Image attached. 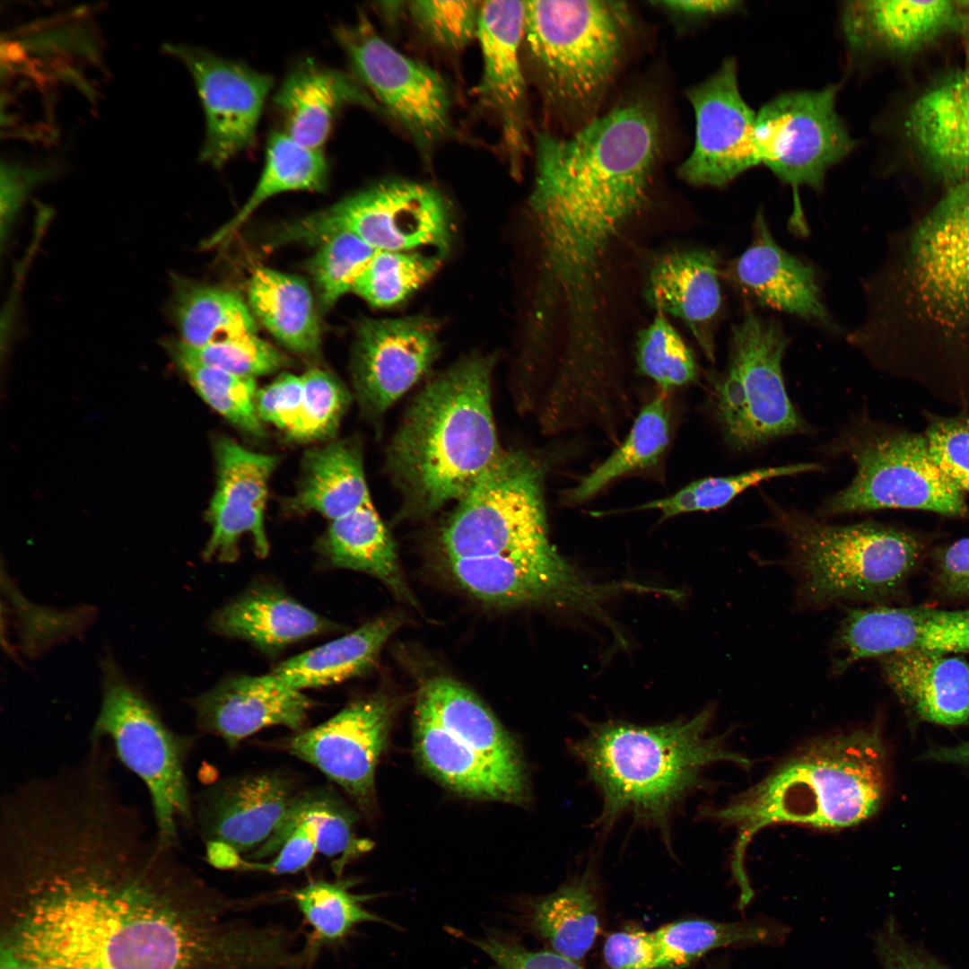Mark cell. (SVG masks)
I'll return each instance as SVG.
<instances>
[{
	"mask_svg": "<svg viewBox=\"0 0 969 969\" xmlns=\"http://www.w3.org/2000/svg\"><path fill=\"white\" fill-rule=\"evenodd\" d=\"M119 791L40 800L0 829L1 969H280L274 926L187 869Z\"/></svg>",
	"mask_w": 969,
	"mask_h": 969,
	"instance_id": "6da1fadb",
	"label": "cell"
},
{
	"mask_svg": "<svg viewBox=\"0 0 969 969\" xmlns=\"http://www.w3.org/2000/svg\"><path fill=\"white\" fill-rule=\"evenodd\" d=\"M655 109L623 103L573 135H537L529 205L541 239L553 301L567 322L598 317L599 284L610 246L646 202L661 151Z\"/></svg>",
	"mask_w": 969,
	"mask_h": 969,
	"instance_id": "7a4b0ae2",
	"label": "cell"
},
{
	"mask_svg": "<svg viewBox=\"0 0 969 969\" xmlns=\"http://www.w3.org/2000/svg\"><path fill=\"white\" fill-rule=\"evenodd\" d=\"M493 360L473 354L428 382L406 411L387 466L405 516H430L460 500L501 449L491 400Z\"/></svg>",
	"mask_w": 969,
	"mask_h": 969,
	"instance_id": "3957f363",
	"label": "cell"
},
{
	"mask_svg": "<svg viewBox=\"0 0 969 969\" xmlns=\"http://www.w3.org/2000/svg\"><path fill=\"white\" fill-rule=\"evenodd\" d=\"M712 711L655 725L608 720L588 726L571 745L602 799L596 825L610 829L630 816L668 838L670 818L719 762L749 761L709 734Z\"/></svg>",
	"mask_w": 969,
	"mask_h": 969,
	"instance_id": "277c9868",
	"label": "cell"
},
{
	"mask_svg": "<svg viewBox=\"0 0 969 969\" xmlns=\"http://www.w3.org/2000/svg\"><path fill=\"white\" fill-rule=\"evenodd\" d=\"M886 752L876 729L817 740L727 805L704 813L738 832L732 871L741 895L752 893L745 854L755 834L779 823L823 829L856 825L880 808Z\"/></svg>",
	"mask_w": 969,
	"mask_h": 969,
	"instance_id": "5b68a950",
	"label": "cell"
},
{
	"mask_svg": "<svg viewBox=\"0 0 969 969\" xmlns=\"http://www.w3.org/2000/svg\"><path fill=\"white\" fill-rule=\"evenodd\" d=\"M770 526L789 547L799 597L814 607L842 600L880 601L895 594L918 564L912 533L877 522L831 525L770 503Z\"/></svg>",
	"mask_w": 969,
	"mask_h": 969,
	"instance_id": "8992f818",
	"label": "cell"
},
{
	"mask_svg": "<svg viewBox=\"0 0 969 969\" xmlns=\"http://www.w3.org/2000/svg\"><path fill=\"white\" fill-rule=\"evenodd\" d=\"M616 1H525L523 48L545 98L587 113L617 72L631 29Z\"/></svg>",
	"mask_w": 969,
	"mask_h": 969,
	"instance_id": "52a82bcc",
	"label": "cell"
},
{
	"mask_svg": "<svg viewBox=\"0 0 969 969\" xmlns=\"http://www.w3.org/2000/svg\"><path fill=\"white\" fill-rule=\"evenodd\" d=\"M898 292L907 324L941 352L969 354V180L950 186L913 232Z\"/></svg>",
	"mask_w": 969,
	"mask_h": 969,
	"instance_id": "ba28073f",
	"label": "cell"
},
{
	"mask_svg": "<svg viewBox=\"0 0 969 969\" xmlns=\"http://www.w3.org/2000/svg\"><path fill=\"white\" fill-rule=\"evenodd\" d=\"M91 740H109L117 758L144 783L161 840L178 843L191 823L186 761L193 739L169 728L157 707L109 657L101 662V698Z\"/></svg>",
	"mask_w": 969,
	"mask_h": 969,
	"instance_id": "9c48e42d",
	"label": "cell"
},
{
	"mask_svg": "<svg viewBox=\"0 0 969 969\" xmlns=\"http://www.w3.org/2000/svg\"><path fill=\"white\" fill-rule=\"evenodd\" d=\"M834 447L854 462L855 476L825 500L823 516L882 509L968 514L965 493L938 465L925 435L860 420L841 432Z\"/></svg>",
	"mask_w": 969,
	"mask_h": 969,
	"instance_id": "30bf717a",
	"label": "cell"
},
{
	"mask_svg": "<svg viewBox=\"0 0 969 969\" xmlns=\"http://www.w3.org/2000/svg\"><path fill=\"white\" fill-rule=\"evenodd\" d=\"M547 465L503 451L460 499L441 536L446 560L489 557L547 546Z\"/></svg>",
	"mask_w": 969,
	"mask_h": 969,
	"instance_id": "8fae6325",
	"label": "cell"
},
{
	"mask_svg": "<svg viewBox=\"0 0 969 969\" xmlns=\"http://www.w3.org/2000/svg\"><path fill=\"white\" fill-rule=\"evenodd\" d=\"M788 343L779 322L752 311L734 326L727 368L711 392L713 416L732 450H751L805 432L782 376Z\"/></svg>",
	"mask_w": 969,
	"mask_h": 969,
	"instance_id": "7c38bea8",
	"label": "cell"
},
{
	"mask_svg": "<svg viewBox=\"0 0 969 969\" xmlns=\"http://www.w3.org/2000/svg\"><path fill=\"white\" fill-rule=\"evenodd\" d=\"M345 231L377 251L431 247L443 254L452 237L450 210L440 192L418 182L389 180L284 224L275 239L276 244L319 245Z\"/></svg>",
	"mask_w": 969,
	"mask_h": 969,
	"instance_id": "4fadbf2b",
	"label": "cell"
},
{
	"mask_svg": "<svg viewBox=\"0 0 969 969\" xmlns=\"http://www.w3.org/2000/svg\"><path fill=\"white\" fill-rule=\"evenodd\" d=\"M335 37L353 75L419 147L430 149L451 133L450 92L436 71L392 47L363 15L337 26Z\"/></svg>",
	"mask_w": 969,
	"mask_h": 969,
	"instance_id": "5bb4252c",
	"label": "cell"
},
{
	"mask_svg": "<svg viewBox=\"0 0 969 969\" xmlns=\"http://www.w3.org/2000/svg\"><path fill=\"white\" fill-rule=\"evenodd\" d=\"M837 91L790 92L764 104L755 127L759 164L794 188H822L827 171L854 147L836 110Z\"/></svg>",
	"mask_w": 969,
	"mask_h": 969,
	"instance_id": "9a60e30c",
	"label": "cell"
},
{
	"mask_svg": "<svg viewBox=\"0 0 969 969\" xmlns=\"http://www.w3.org/2000/svg\"><path fill=\"white\" fill-rule=\"evenodd\" d=\"M454 580L469 594L498 606L550 604L589 615L625 591L645 592L636 582L594 583L552 544L508 554L447 560Z\"/></svg>",
	"mask_w": 969,
	"mask_h": 969,
	"instance_id": "2e32d148",
	"label": "cell"
},
{
	"mask_svg": "<svg viewBox=\"0 0 969 969\" xmlns=\"http://www.w3.org/2000/svg\"><path fill=\"white\" fill-rule=\"evenodd\" d=\"M190 73L205 118L202 162L215 168L250 148L273 77L200 48L165 44Z\"/></svg>",
	"mask_w": 969,
	"mask_h": 969,
	"instance_id": "e0dca14e",
	"label": "cell"
},
{
	"mask_svg": "<svg viewBox=\"0 0 969 969\" xmlns=\"http://www.w3.org/2000/svg\"><path fill=\"white\" fill-rule=\"evenodd\" d=\"M695 117V137L677 175L694 186L723 187L759 164L755 127L756 113L743 98L736 61L728 58L718 70L686 92Z\"/></svg>",
	"mask_w": 969,
	"mask_h": 969,
	"instance_id": "ac0fdd59",
	"label": "cell"
},
{
	"mask_svg": "<svg viewBox=\"0 0 969 969\" xmlns=\"http://www.w3.org/2000/svg\"><path fill=\"white\" fill-rule=\"evenodd\" d=\"M393 711L383 695L357 699L323 723L288 737L282 746L319 770L365 808L372 803L375 771Z\"/></svg>",
	"mask_w": 969,
	"mask_h": 969,
	"instance_id": "d6986e66",
	"label": "cell"
},
{
	"mask_svg": "<svg viewBox=\"0 0 969 969\" xmlns=\"http://www.w3.org/2000/svg\"><path fill=\"white\" fill-rule=\"evenodd\" d=\"M438 328L423 316L364 319L357 325L352 378L362 410L380 418L429 371L440 351Z\"/></svg>",
	"mask_w": 969,
	"mask_h": 969,
	"instance_id": "ffe728a7",
	"label": "cell"
},
{
	"mask_svg": "<svg viewBox=\"0 0 969 969\" xmlns=\"http://www.w3.org/2000/svg\"><path fill=\"white\" fill-rule=\"evenodd\" d=\"M834 670L870 658L930 650L969 654V608L877 606L847 611L834 641Z\"/></svg>",
	"mask_w": 969,
	"mask_h": 969,
	"instance_id": "44dd1931",
	"label": "cell"
},
{
	"mask_svg": "<svg viewBox=\"0 0 969 969\" xmlns=\"http://www.w3.org/2000/svg\"><path fill=\"white\" fill-rule=\"evenodd\" d=\"M525 1L482 2L477 36L483 72L476 93L502 133L511 171L519 173L527 153L528 100L521 63Z\"/></svg>",
	"mask_w": 969,
	"mask_h": 969,
	"instance_id": "7402d4cb",
	"label": "cell"
},
{
	"mask_svg": "<svg viewBox=\"0 0 969 969\" xmlns=\"http://www.w3.org/2000/svg\"><path fill=\"white\" fill-rule=\"evenodd\" d=\"M300 791L294 779L279 770L227 778L199 797L202 835L206 843L251 854L272 837Z\"/></svg>",
	"mask_w": 969,
	"mask_h": 969,
	"instance_id": "603a6c76",
	"label": "cell"
},
{
	"mask_svg": "<svg viewBox=\"0 0 969 969\" xmlns=\"http://www.w3.org/2000/svg\"><path fill=\"white\" fill-rule=\"evenodd\" d=\"M214 454L216 487L206 516L212 533L204 556L231 563L238 557L240 538L249 534L257 554L264 557L269 548L264 528L267 484L278 459L226 437L216 440Z\"/></svg>",
	"mask_w": 969,
	"mask_h": 969,
	"instance_id": "cb8c5ba5",
	"label": "cell"
},
{
	"mask_svg": "<svg viewBox=\"0 0 969 969\" xmlns=\"http://www.w3.org/2000/svg\"><path fill=\"white\" fill-rule=\"evenodd\" d=\"M191 705L199 729L233 748L269 726L304 729L314 702L270 673L231 677L193 699Z\"/></svg>",
	"mask_w": 969,
	"mask_h": 969,
	"instance_id": "d4e9b609",
	"label": "cell"
},
{
	"mask_svg": "<svg viewBox=\"0 0 969 969\" xmlns=\"http://www.w3.org/2000/svg\"><path fill=\"white\" fill-rule=\"evenodd\" d=\"M841 27L855 52L912 51L950 31L969 39V1H849Z\"/></svg>",
	"mask_w": 969,
	"mask_h": 969,
	"instance_id": "484cf974",
	"label": "cell"
},
{
	"mask_svg": "<svg viewBox=\"0 0 969 969\" xmlns=\"http://www.w3.org/2000/svg\"><path fill=\"white\" fill-rule=\"evenodd\" d=\"M905 128L936 178L949 187L969 180V66L948 73L921 94Z\"/></svg>",
	"mask_w": 969,
	"mask_h": 969,
	"instance_id": "4316f807",
	"label": "cell"
},
{
	"mask_svg": "<svg viewBox=\"0 0 969 969\" xmlns=\"http://www.w3.org/2000/svg\"><path fill=\"white\" fill-rule=\"evenodd\" d=\"M273 102L283 123L282 131L297 142L319 150L344 108L357 105L384 113L354 75L310 57L289 71Z\"/></svg>",
	"mask_w": 969,
	"mask_h": 969,
	"instance_id": "83f0119b",
	"label": "cell"
},
{
	"mask_svg": "<svg viewBox=\"0 0 969 969\" xmlns=\"http://www.w3.org/2000/svg\"><path fill=\"white\" fill-rule=\"evenodd\" d=\"M731 275L759 304L828 324L814 268L775 242L761 210L755 218L752 243L733 263Z\"/></svg>",
	"mask_w": 969,
	"mask_h": 969,
	"instance_id": "f1b7e54d",
	"label": "cell"
},
{
	"mask_svg": "<svg viewBox=\"0 0 969 969\" xmlns=\"http://www.w3.org/2000/svg\"><path fill=\"white\" fill-rule=\"evenodd\" d=\"M646 297L656 311L682 320L705 357L714 361L713 332L721 292L713 252L687 249L665 254L650 271Z\"/></svg>",
	"mask_w": 969,
	"mask_h": 969,
	"instance_id": "f546056e",
	"label": "cell"
},
{
	"mask_svg": "<svg viewBox=\"0 0 969 969\" xmlns=\"http://www.w3.org/2000/svg\"><path fill=\"white\" fill-rule=\"evenodd\" d=\"M884 677L918 718L945 726L969 720V664L948 653L913 650L882 658Z\"/></svg>",
	"mask_w": 969,
	"mask_h": 969,
	"instance_id": "4dcf8cb0",
	"label": "cell"
},
{
	"mask_svg": "<svg viewBox=\"0 0 969 969\" xmlns=\"http://www.w3.org/2000/svg\"><path fill=\"white\" fill-rule=\"evenodd\" d=\"M415 725L417 755L444 785L475 799L514 803L525 799L526 777L503 770L459 741L441 726L418 696Z\"/></svg>",
	"mask_w": 969,
	"mask_h": 969,
	"instance_id": "1f68e13d",
	"label": "cell"
},
{
	"mask_svg": "<svg viewBox=\"0 0 969 969\" xmlns=\"http://www.w3.org/2000/svg\"><path fill=\"white\" fill-rule=\"evenodd\" d=\"M214 630L248 641L266 652L332 630L327 619L305 607L281 589L258 586L236 598L212 619Z\"/></svg>",
	"mask_w": 969,
	"mask_h": 969,
	"instance_id": "d6a6232c",
	"label": "cell"
},
{
	"mask_svg": "<svg viewBox=\"0 0 969 969\" xmlns=\"http://www.w3.org/2000/svg\"><path fill=\"white\" fill-rule=\"evenodd\" d=\"M441 726L503 770L526 777L514 739L467 687L448 677L425 681L418 693Z\"/></svg>",
	"mask_w": 969,
	"mask_h": 969,
	"instance_id": "836d02e7",
	"label": "cell"
},
{
	"mask_svg": "<svg viewBox=\"0 0 969 969\" xmlns=\"http://www.w3.org/2000/svg\"><path fill=\"white\" fill-rule=\"evenodd\" d=\"M370 502L361 446L344 440L306 453L302 479L288 509L317 511L334 520Z\"/></svg>",
	"mask_w": 969,
	"mask_h": 969,
	"instance_id": "e575fe53",
	"label": "cell"
},
{
	"mask_svg": "<svg viewBox=\"0 0 969 969\" xmlns=\"http://www.w3.org/2000/svg\"><path fill=\"white\" fill-rule=\"evenodd\" d=\"M248 296L253 314L286 348L306 357L319 353V322L311 292L302 278L258 267L249 282Z\"/></svg>",
	"mask_w": 969,
	"mask_h": 969,
	"instance_id": "d590c367",
	"label": "cell"
},
{
	"mask_svg": "<svg viewBox=\"0 0 969 969\" xmlns=\"http://www.w3.org/2000/svg\"><path fill=\"white\" fill-rule=\"evenodd\" d=\"M318 549L332 566L371 574L415 604L402 576L394 541L371 502L332 520Z\"/></svg>",
	"mask_w": 969,
	"mask_h": 969,
	"instance_id": "8d00e7d4",
	"label": "cell"
},
{
	"mask_svg": "<svg viewBox=\"0 0 969 969\" xmlns=\"http://www.w3.org/2000/svg\"><path fill=\"white\" fill-rule=\"evenodd\" d=\"M400 624V619L394 615L372 620L343 637L280 663L271 673L300 691L340 683L371 668L384 643Z\"/></svg>",
	"mask_w": 969,
	"mask_h": 969,
	"instance_id": "74e56055",
	"label": "cell"
},
{
	"mask_svg": "<svg viewBox=\"0 0 969 969\" xmlns=\"http://www.w3.org/2000/svg\"><path fill=\"white\" fill-rule=\"evenodd\" d=\"M329 167L319 149L306 146L283 131L271 134L258 183L237 214L205 242V248L227 243L252 214L269 198L289 191L323 192L328 186Z\"/></svg>",
	"mask_w": 969,
	"mask_h": 969,
	"instance_id": "f35d334b",
	"label": "cell"
},
{
	"mask_svg": "<svg viewBox=\"0 0 969 969\" xmlns=\"http://www.w3.org/2000/svg\"><path fill=\"white\" fill-rule=\"evenodd\" d=\"M670 434L668 396L661 392L640 409L627 435L616 449L567 489L562 502L572 507L583 504L617 479L657 466L669 445Z\"/></svg>",
	"mask_w": 969,
	"mask_h": 969,
	"instance_id": "ab89813d",
	"label": "cell"
},
{
	"mask_svg": "<svg viewBox=\"0 0 969 969\" xmlns=\"http://www.w3.org/2000/svg\"><path fill=\"white\" fill-rule=\"evenodd\" d=\"M169 311L179 340L191 346L258 331L253 312L239 293L179 277L172 280Z\"/></svg>",
	"mask_w": 969,
	"mask_h": 969,
	"instance_id": "60d3db41",
	"label": "cell"
},
{
	"mask_svg": "<svg viewBox=\"0 0 969 969\" xmlns=\"http://www.w3.org/2000/svg\"><path fill=\"white\" fill-rule=\"evenodd\" d=\"M532 918L553 951L581 961L599 932L598 900L589 874L574 877L537 901Z\"/></svg>",
	"mask_w": 969,
	"mask_h": 969,
	"instance_id": "b9f144b4",
	"label": "cell"
},
{
	"mask_svg": "<svg viewBox=\"0 0 969 969\" xmlns=\"http://www.w3.org/2000/svg\"><path fill=\"white\" fill-rule=\"evenodd\" d=\"M311 933L304 946L313 962L324 946L343 941L360 923L381 921L362 904L366 896L348 890L346 882L315 880L290 893Z\"/></svg>",
	"mask_w": 969,
	"mask_h": 969,
	"instance_id": "7bdbcfd3",
	"label": "cell"
},
{
	"mask_svg": "<svg viewBox=\"0 0 969 969\" xmlns=\"http://www.w3.org/2000/svg\"><path fill=\"white\" fill-rule=\"evenodd\" d=\"M659 950V969H680L720 947L738 943H758L773 934L755 922H721L688 919L667 923L652 930Z\"/></svg>",
	"mask_w": 969,
	"mask_h": 969,
	"instance_id": "ee69618b",
	"label": "cell"
},
{
	"mask_svg": "<svg viewBox=\"0 0 969 969\" xmlns=\"http://www.w3.org/2000/svg\"><path fill=\"white\" fill-rule=\"evenodd\" d=\"M816 463H798L753 469L727 476H710L694 481L674 493L643 502L636 511H657L661 519L723 508L744 491L773 478L817 471Z\"/></svg>",
	"mask_w": 969,
	"mask_h": 969,
	"instance_id": "f6af8a7d",
	"label": "cell"
},
{
	"mask_svg": "<svg viewBox=\"0 0 969 969\" xmlns=\"http://www.w3.org/2000/svg\"><path fill=\"white\" fill-rule=\"evenodd\" d=\"M196 393L240 430L256 436L265 432L256 408L254 378L238 376L196 362L164 346Z\"/></svg>",
	"mask_w": 969,
	"mask_h": 969,
	"instance_id": "bcb514c9",
	"label": "cell"
},
{
	"mask_svg": "<svg viewBox=\"0 0 969 969\" xmlns=\"http://www.w3.org/2000/svg\"><path fill=\"white\" fill-rule=\"evenodd\" d=\"M441 264L440 254L377 251L354 282L352 292L372 307H391L425 284Z\"/></svg>",
	"mask_w": 969,
	"mask_h": 969,
	"instance_id": "7dc6e473",
	"label": "cell"
},
{
	"mask_svg": "<svg viewBox=\"0 0 969 969\" xmlns=\"http://www.w3.org/2000/svg\"><path fill=\"white\" fill-rule=\"evenodd\" d=\"M636 363L639 373L654 381L664 393L698 379L691 349L659 311H656L654 319L639 335Z\"/></svg>",
	"mask_w": 969,
	"mask_h": 969,
	"instance_id": "c3c4849f",
	"label": "cell"
},
{
	"mask_svg": "<svg viewBox=\"0 0 969 969\" xmlns=\"http://www.w3.org/2000/svg\"><path fill=\"white\" fill-rule=\"evenodd\" d=\"M162 345L205 365L254 379L287 364V358L257 334L225 338L201 346L188 345L179 339H166Z\"/></svg>",
	"mask_w": 969,
	"mask_h": 969,
	"instance_id": "681fc988",
	"label": "cell"
},
{
	"mask_svg": "<svg viewBox=\"0 0 969 969\" xmlns=\"http://www.w3.org/2000/svg\"><path fill=\"white\" fill-rule=\"evenodd\" d=\"M377 252L356 235L336 233L319 244L310 268L324 309L352 292L354 282Z\"/></svg>",
	"mask_w": 969,
	"mask_h": 969,
	"instance_id": "f907efd6",
	"label": "cell"
},
{
	"mask_svg": "<svg viewBox=\"0 0 969 969\" xmlns=\"http://www.w3.org/2000/svg\"><path fill=\"white\" fill-rule=\"evenodd\" d=\"M301 377V413L287 437L295 441H312L334 435L351 402L349 391L333 375L318 368Z\"/></svg>",
	"mask_w": 969,
	"mask_h": 969,
	"instance_id": "816d5d0a",
	"label": "cell"
},
{
	"mask_svg": "<svg viewBox=\"0 0 969 969\" xmlns=\"http://www.w3.org/2000/svg\"><path fill=\"white\" fill-rule=\"evenodd\" d=\"M482 2H405L416 27L436 45L450 50L466 47L477 36Z\"/></svg>",
	"mask_w": 969,
	"mask_h": 969,
	"instance_id": "f5cc1de1",
	"label": "cell"
},
{
	"mask_svg": "<svg viewBox=\"0 0 969 969\" xmlns=\"http://www.w3.org/2000/svg\"><path fill=\"white\" fill-rule=\"evenodd\" d=\"M925 437L943 472L964 493L969 492V409L952 417L934 419Z\"/></svg>",
	"mask_w": 969,
	"mask_h": 969,
	"instance_id": "db71d44e",
	"label": "cell"
},
{
	"mask_svg": "<svg viewBox=\"0 0 969 969\" xmlns=\"http://www.w3.org/2000/svg\"><path fill=\"white\" fill-rule=\"evenodd\" d=\"M53 174L51 167L27 166L14 162L1 163V240L4 246L23 202L35 187Z\"/></svg>",
	"mask_w": 969,
	"mask_h": 969,
	"instance_id": "11a10c76",
	"label": "cell"
},
{
	"mask_svg": "<svg viewBox=\"0 0 969 969\" xmlns=\"http://www.w3.org/2000/svg\"><path fill=\"white\" fill-rule=\"evenodd\" d=\"M475 944L491 958L494 969H585L579 962L553 950H530L493 935L477 939Z\"/></svg>",
	"mask_w": 969,
	"mask_h": 969,
	"instance_id": "9f6ffc18",
	"label": "cell"
},
{
	"mask_svg": "<svg viewBox=\"0 0 969 969\" xmlns=\"http://www.w3.org/2000/svg\"><path fill=\"white\" fill-rule=\"evenodd\" d=\"M302 398V377L284 373L257 392V412L261 421L288 432L299 417Z\"/></svg>",
	"mask_w": 969,
	"mask_h": 969,
	"instance_id": "6f0895ef",
	"label": "cell"
},
{
	"mask_svg": "<svg viewBox=\"0 0 969 969\" xmlns=\"http://www.w3.org/2000/svg\"><path fill=\"white\" fill-rule=\"evenodd\" d=\"M609 969H659V956L652 931L623 930L609 935L603 947Z\"/></svg>",
	"mask_w": 969,
	"mask_h": 969,
	"instance_id": "680465c9",
	"label": "cell"
},
{
	"mask_svg": "<svg viewBox=\"0 0 969 969\" xmlns=\"http://www.w3.org/2000/svg\"><path fill=\"white\" fill-rule=\"evenodd\" d=\"M934 562L941 590L953 598L969 597V537L940 549Z\"/></svg>",
	"mask_w": 969,
	"mask_h": 969,
	"instance_id": "91938a15",
	"label": "cell"
},
{
	"mask_svg": "<svg viewBox=\"0 0 969 969\" xmlns=\"http://www.w3.org/2000/svg\"><path fill=\"white\" fill-rule=\"evenodd\" d=\"M876 951L884 969H952L910 946L892 925L877 938Z\"/></svg>",
	"mask_w": 969,
	"mask_h": 969,
	"instance_id": "94428289",
	"label": "cell"
},
{
	"mask_svg": "<svg viewBox=\"0 0 969 969\" xmlns=\"http://www.w3.org/2000/svg\"><path fill=\"white\" fill-rule=\"evenodd\" d=\"M654 4L672 13L694 19L731 13L741 6V2L735 0L659 1Z\"/></svg>",
	"mask_w": 969,
	"mask_h": 969,
	"instance_id": "6125c7cd",
	"label": "cell"
},
{
	"mask_svg": "<svg viewBox=\"0 0 969 969\" xmlns=\"http://www.w3.org/2000/svg\"><path fill=\"white\" fill-rule=\"evenodd\" d=\"M927 757L969 769V740L953 746L936 747L927 753Z\"/></svg>",
	"mask_w": 969,
	"mask_h": 969,
	"instance_id": "be15d7a7",
	"label": "cell"
},
{
	"mask_svg": "<svg viewBox=\"0 0 969 969\" xmlns=\"http://www.w3.org/2000/svg\"><path fill=\"white\" fill-rule=\"evenodd\" d=\"M545 393H546V392H545ZM542 398H543V397H542ZM541 402H542V400H541ZM541 402L539 403V404H540V406H539V407H538V409H537V412H538V418H539V423H540L541 426L543 427V429H544V430H545V431H546V432H548L549 434H562V433H566V432H562V431H559V430L555 429V428H554V426H552V425H551V424H550V423H548V422L546 421V418H545V416L543 415V413H542V410H541ZM632 412H633V411H632ZM632 412H631V413H630V414H629V415H627V416H626V417H625V418H624V420H623V421H622V422H621V423H619V424H618V425H617L616 427L613 428V429H612V430H610V431H607V432H601V433H604V434L606 435V437H607V438H610V437H614V436H615L616 434H618V433L620 432V429H621V427L623 426V423H624V422H625V421H626V420H627V419H628V418L630 417V415H631ZM567 433H568V432H567Z\"/></svg>",
	"mask_w": 969,
	"mask_h": 969,
	"instance_id": "e7e4bbea",
	"label": "cell"
}]
</instances>
